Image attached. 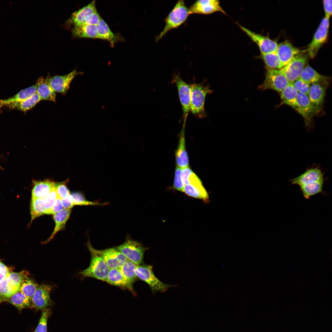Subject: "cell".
<instances>
[{
	"mask_svg": "<svg viewBox=\"0 0 332 332\" xmlns=\"http://www.w3.org/2000/svg\"><path fill=\"white\" fill-rule=\"evenodd\" d=\"M190 109L194 116L202 118L206 117L204 108L206 97L212 93L209 86L203 83L195 82L191 84Z\"/></svg>",
	"mask_w": 332,
	"mask_h": 332,
	"instance_id": "1",
	"label": "cell"
},
{
	"mask_svg": "<svg viewBox=\"0 0 332 332\" xmlns=\"http://www.w3.org/2000/svg\"><path fill=\"white\" fill-rule=\"evenodd\" d=\"M189 15L188 9L184 1L179 0L165 19V26L156 40L158 41L172 29L177 28L182 24Z\"/></svg>",
	"mask_w": 332,
	"mask_h": 332,
	"instance_id": "2",
	"label": "cell"
},
{
	"mask_svg": "<svg viewBox=\"0 0 332 332\" xmlns=\"http://www.w3.org/2000/svg\"><path fill=\"white\" fill-rule=\"evenodd\" d=\"M114 247L137 265L142 263L144 254L147 249L142 243L132 239L128 235L124 242Z\"/></svg>",
	"mask_w": 332,
	"mask_h": 332,
	"instance_id": "3",
	"label": "cell"
},
{
	"mask_svg": "<svg viewBox=\"0 0 332 332\" xmlns=\"http://www.w3.org/2000/svg\"><path fill=\"white\" fill-rule=\"evenodd\" d=\"M150 265H137L135 270L137 277L144 281L150 287L153 294L157 292L163 293L170 287L175 286L164 283L155 275Z\"/></svg>",
	"mask_w": 332,
	"mask_h": 332,
	"instance_id": "4",
	"label": "cell"
},
{
	"mask_svg": "<svg viewBox=\"0 0 332 332\" xmlns=\"http://www.w3.org/2000/svg\"><path fill=\"white\" fill-rule=\"evenodd\" d=\"M90 252L91 257L90 265L79 274L85 277L106 282L110 268L102 258L93 252Z\"/></svg>",
	"mask_w": 332,
	"mask_h": 332,
	"instance_id": "5",
	"label": "cell"
},
{
	"mask_svg": "<svg viewBox=\"0 0 332 332\" xmlns=\"http://www.w3.org/2000/svg\"><path fill=\"white\" fill-rule=\"evenodd\" d=\"M290 83L284 74L283 68L279 69H267L265 80L259 89H272L281 92Z\"/></svg>",
	"mask_w": 332,
	"mask_h": 332,
	"instance_id": "6",
	"label": "cell"
},
{
	"mask_svg": "<svg viewBox=\"0 0 332 332\" xmlns=\"http://www.w3.org/2000/svg\"><path fill=\"white\" fill-rule=\"evenodd\" d=\"M87 246L90 251L93 252L102 258L110 269L120 268L128 260L114 247L102 250H97L92 247L89 241L88 242Z\"/></svg>",
	"mask_w": 332,
	"mask_h": 332,
	"instance_id": "7",
	"label": "cell"
},
{
	"mask_svg": "<svg viewBox=\"0 0 332 332\" xmlns=\"http://www.w3.org/2000/svg\"><path fill=\"white\" fill-rule=\"evenodd\" d=\"M172 83L176 85L178 90L183 112V116L184 119L183 126L185 127L187 118L190 111V85L184 81L179 74L173 76Z\"/></svg>",
	"mask_w": 332,
	"mask_h": 332,
	"instance_id": "8",
	"label": "cell"
},
{
	"mask_svg": "<svg viewBox=\"0 0 332 332\" xmlns=\"http://www.w3.org/2000/svg\"><path fill=\"white\" fill-rule=\"evenodd\" d=\"M330 25L329 19L324 17L316 31L307 51L309 56L314 57L318 51L327 40Z\"/></svg>",
	"mask_w": 332,
	"mask_h": 332,
	"instance_id": "9",
	"label": "cell"
},
{
	"mask_svg": "<svg viewBox=\"0 0 332 332\" xmlns=\"http://www.w3.org/2000/svg\"><path fill=\"white\" fill-rule=\"evenodd\" d=\"M294 109L302 116L305 125L309 129L311 126L313 117L320 110L312 103L308 96L299 93H298Z\"/></svg>",
	"mask_w": 332,
	"mask_h": 332,
	"instance_id": "10",
	"label": "cell"
},
{
	"mask_svg": "<svg viewBox=\"0 0 332 332\" xmlns=\"http://www.w3.org/2000/svg\"><path fill=\"white\" fill-rule=\"evenodd\" d=\"M307 59L305 55L299 53L283 67L284 74L290 83H293L300 77L305 67Z\"/></svg>",
	"mask_w": 332,
	"mask_h": 332,
	"instance_id": "11",
	"label": "cell"
},
{
	"mask_svg": "<svg viewBox=\"0 0 332 332\" xmlns=\"http://www.w3.org/2000/svg\"><path fill=\"white\" fill-rule=\"evenodd\" d=\"M241 29L258 46L261 54L275 52L278 44L268 37L255 33L239 25Z\"/></svg>",
	"mask_w": 332,
	"mask_h": 332,
	"instance_id": "12",
	"label": "cell"
},
{
	"mask_svg": "<svg viewBox=\"0 0 332 332\" xmlns=\"http://www.w3.org/2000/svg\"><path fill=\"white\" fill-rule=\"evenodd\" d=\"M324 172L318 166H312L298 176L290 180L291 184L299 187L315 182L324 180Z\"/></svg>",
	"mask_w": 332,
	"mask_h": 332,
	"instance_id": "13",
	"label": "cell"
},
{
	"mask_svg": "<svg viewBox=\"0 0 332 332\" xmlns=\"http://www.w3.org/2000/svg\"><path fill=\"white\" fill-rule=\"evenodd\" d=\"M189 14H204L219 12L226 14L218 0H200L195 2L188 9Z\"/></svg>",
	"mask_w": 332,
	"mask_h": 332,
	"instance_id": "14",
	"label": "cell"
},
{
	"mask_svg": "<svg viewBox=\"0 0 332 332\" xmlns=\"http://www.w3.org/2000/svg\"><path fill=\"white\" fill-rule=\"evenodd\" d=\"M79 74L76 69L64 75L56 76L47 78L49 84L56 92L65 94L69 89L73 79Z\"/></svg>",
	"mask_w": 332,
	"mask_h": 332,
	"instance_id": "15",
	"label": "cell"
},
{
	"mask_svg": "<svg viewBox=\"0 0 332 332\" xmlns=\"http://www.w3.org/2000/svg\"><path fill=\"white\" fill-rule=\"evenodd\" d=\"M51 286L42 284L38 287L32 298V306L38 310H43L50 304Z\"/></svg>",
	"mask_w": 332,
	"mask_h": 332,
	"instance_id": "16",
	"label": "cell"
},
{
	"mask_svg": "<svg viewBox=\"0 0 332 332\" xmlns=\"http://www.w3.org/2000/svg\"><path fill=\"white\" fill-rule=\"evenodd\" d=\"M276 52L284 66L300 53V50L289 41H285L278 44Z\"/></svg>",
	"mask_w": 332,
	"mask_h": 332,
	"instance_id": "17",
	"label": "cell"
},
{
	"mask_svg": "<svg viewBox=\"0 0 332 332\" xmlns=\"http://www.w3.org/2000/svg\"><path fill=\"white\" fill-rule=\"evenodd\" d=\"M97 11L96 1L94 0L74 12L68 20L69 22L74 26L81 25L89 15Z\"/></svg>",
	"mask_w": 332,
	"mask_h": 332,
	"instance_id": "18",
	"label": "cell"
},
{
	"mask_svg": "<svg viewBox=\"0 0 332 332\" xmlns=\"http://www.w3.org/2000/svg\"><path fill=\"white\" fill-rule=\"evenodd\" d=\"M113 285L132 291V283L124 276L120 268L110 269L106 281Z\"/></svg>",
	"mask_w": 332,
	"mask_h": 332,
	"instance_id": "19",
	"label": "cell"
},
{
	"mask_svg": "<svg viewBox=\"0 0 332 332\" xmlns=\"http://www.w3.org/2000/svg\"><path fill=\"white\" fill-rule=\"evenodd\" d=\"M36 84V93L41 100L55 101L56 92L53 89L49 84L47 78L40 77L37 80Z\"/></svg>",
	"mask_w": 332,
	"mask_h": 332,
	"instance_id": "20",
	"label": "cell"
},
{
	"mask_svg": "<svg viewBox=\"0 0 332 332\" xmlns=\"http://www.w3.org/2000/svg\"><path fill=\"white\" fill-rule=\"evenodd\" d=\"M37 84L22 90L14 96L5 99H0V109L8 105L23 101L37 93Z\"/></svg>",
	"mask_w": 332,
	"mask_h": 332,
	"instance_id": "21",
	"label": "cell"
},
{
	"mask_svg": "<svg viewBox=\"0 0 332 332\" xmlns=\"http://www.w3.org/2000/svg\"><path fill=\"white\" fill-rule=\"evenodd\" d=\"M325 87L320 83L310 85L308 97L312 103L320 109L326 94Z\"/></svg>",
	"mask_w": 332,
	"mask_h": 332,
	"instance_id": "22",
	"label": "cell"
},
{
	"mask_svg": "<svg viewBox=\"0 0 332 332\" xmlns=\"http://www.w3.org/2000/svg\"><path fill=\"white\" fill-rule=\"evenodd\" d=\"M184 128L183 127L180 132L178 146L175 153L177 166L181 168L188 167L189 165L188 158L185 148Z\"/></svg>",
	"mask_w": 332,
	"mask_h": 332,
	"instance_id": "23",
	"label": "cell"
},
{
	"mask_svg": "<svg viewBox=\"0 0 332 332\" xmlns=\"http://www.w3.org/2000/svg\"><path fill=\"white\" fill-rule=\"evenodd\" d=\"M71 211V209L63 208L53 215V219L55 223L54 228L50 236L44 242V243L49 242L58 231L64 228L69 217Z\"/></svg>",
	"mask_w": 332,
	"mask_h": 332,
	"instance_id": "24",
	"label": "cell"
},
{
	"mask_svg": "<svg viewBox=\"0 0 332 332\" xmlns=\"http://www.w3.org/2000/svg\"><path fill=\"white\" fill-rule=\"evenodd\" d=\"M55 183L49 180L36 181L32 191V197L43 199L52 190Z\"/></svg>",
	"mask_w": 332,
	"mask_h": 332,
	"instance_id": "25",
	"label": "cell"
},
{
	"mask_svg": "<svg viewBox=\"0 0 332 332\" xmlns=\"http://www.w3.org/2000/svg\"><path fill=\"white\" fill-rule=\"evenodd\" d=\"M73 35L79 38H98L97 26L84 25L75 26L72 29Z\"/></svg>",
	"mask_w": 332,
	"mask_h": 332,
	"instance_id": "26",
	"label": "cell"
},
{
	"mask_svg": "<svg viewBox=\"0 0 332 332\" xmlns=\"http://www.w3.org/2000/svg\"><path fill=\"white\" fill-rule=\"evenodd\" d=\"M298 93L293 83H289L281 92L282 104L288 105L294 109L297 105Z\"/></svg>",
	"mask_w": 332,
	"mask_h": 332,
	"instance_id": "27",
	"label": "cell"
},
{
	"mask_svg": "<svg viewBox=\"0 0 332 332\" xmlns=\"http://www.w3.org/2000/svg\"><path fill=\"white\" fill-rule=\"evenodd\" d=\"M41 100L36 93L29 98L22 101L10 104L6 106L10 109H17L26 112L33 108Z\"/></svg>",
	"mask_w": 332,
	"mask_h": 332,
	"instance_id": "28",
	"label": "cell"
},
{
	"mask_svg": "<svg viewBox=\"0 0 332 332\" xmlns=\"http://www.w3.org/2000/svg\"><path fill=\"white\" fill-rule=\"evenodd\" d=\"M98 38L107 40L113 45L118 39L117 37L110 29L107 24L101 18L97 25Z\"/></svg>",
	"mask_w": 332,
	"mask_h": 332,
	"instance_id": "29",
	"label": "cell"
},
{
	"mask_svg": "<svg viewBox=\"0 0 332 332\" xmlns=\"http://www.w3.org/2000/svg\"><path fill=\"white\" fill-rule=\"evenodd\" d=\"M8 301L19 310L33 306L31 299L27 297L19 290L13 295Z\"/></svg>",
	"mask_w": 332,
	"mask_h": 332,
	"instance_id": "30",
	"label": "cell"
},
{
	"mask_svg": "<svg viewBox=\"0 0 332 332\" xmlns=\"http://www.w3.org/2000/svg\"><path fill=\"white\" fill-rule=\"evenodd\" d=\"M299 78L309 84L320 83L325 77L319 73L310 66L305 68Z\"/></svg>",
	"mask_w": 332,
	"mask_h": 332,
	"instance_id": "31",
	"label": "cell"
},
{
	"mask_svg": "<svg viewBox=\"0 0 332 332\" xmlns=\"http://www.w3.org/2000/svg\"><path fill=\"white\" fill-rule=\"evenodd\" d=\"M324 182L323 180L300 186L304 197L309 199L311 196L322 193Z\"/></svg>",
	"mask_w": 332,
	"mask_h": 332,
	"instance_id": "32",
	"label": "cell"
},
{
	"mask_svg": "<svg viewBox=\"0 0 332 332\" xmlns=\"http://www.w3.org/2000/svg\"><path fill=\"white\" fill-rule=\"evenodd\" d=\"M261 57L267 69H279L284 67L276 51L261 54Z\"/></svg>",
	"mask_w": 332,
	"mask_h": 332,
	"instance_id": "33",
	"label": "cell"
},
{
	"mask_svg": "<svg viewBox=\"0 0 332 332\" xmlns=\"http://www.w3.org/2000/svg\"><path fill=\"white\" fill-rule=\"evenodd\" d=\"M17 292L6 276L0 282V303L8 301Z\"/></svg>",
	"mask_w": 332,
	"mask_h": 332,
	"instance_id": "34",
	"label": "cell"
},
{
	"mask_svg": "<svg viewBox=\"0 0 332 332\" xmlns=\"http://www.w3.org/2000/svg\"><path fill=\"white\" fill-rule=\"evenodd\" d=\"M30 210L31 223L36 218L45 214V210L43 204V199L32 197Z\"/></svg>",
	"mask_w": 332,
	"mask_h": 332,
	"instance_id": "35",
	"label": "cell"
},
{
	"mask_svg": "<svg viewBox=\"0 0 332 332\" xmlns=\"http://www.w3.org/2000/svg\"><path fill=\"white\" fill-rule=\"evenodd\" d=\"M38 286L35 281L27 277L22 282L19 290L31 299Z\"/></svg>",
	"mask_w": 332,
	"mask_h": 332,
	"instance_id": "36",
	"label": "cell"
},
{
	"mask_svg": "<svg viewBox=\"0 0 332 332\" xmlns=\"http://www.w3.org/2000/svg\"><path fill=\"white\" fill-rule=\"evenodd\" d=\"M137 265L128 259L120 268L124 276L132 283L137 277L135 272Z\"/></svg>",
	"mask_w": 332,
	"mask_h": 332,
	"instance_id": "37",
	"label": "cell"
},
{
	"mask_svg": "<svg viewBox=\"0 0 332 332\" xmlns=\"http://www.w3.org/2000/svg\"><path fill=\"white\" fill-rule=\"evenodd\" d=\"M29 273L27 271H22L19 273L12 272L7 276L8 280L15 289L19 290L21 284L24 279L27 277Z\"/></svg>",
	"mask_w": 332,
	"mask_h": 332,
	"instance_id": "38",
	"label": "cell"
},
{
	"mask_svg": "<svg viewBox=\"0 0 332 332\" xmlns=\"http://www.w3.org/2000/svg\"><path fill=\"white\" fill-rule=\"evenodd\" d=\"M73 204L79 205H93L103 206L108 204L105 202L100 203L97 202H93L87 200L84 197L79 193H74L71 195Z\"/></svg>",
	"mask_w": 332,
	"mask_h": 332,
	"instance_id": "39",
	"label": "cell"
},
{
	"mask_svg": "<svg viewBox=\"0 0 332 332\" xmlns=\"http://www.w3.org/2000/svg\"><path fill=\"white\" fill-rule=\"evenodd\" d=\"M50 314V311L47 308L42 310L39 323L34 332H47V321Z\"/></svg>",
	"mask_w": 332,
	"mask_h": 332,
	"instance_id": "40",
	"label": "cell"
},
{
	"mask_svg": "<svg viewBox=\"0 0 332 332\" xmlns=\"http://www.w3.org/2000/svg\"><path fill=\"white\" fill-rule=\"evenodd\" d=\"M57 198V194L54 187L51 192L45 197L43 198L44 207L46 213L50 210L53 207Z\"/></svg>",
	"mask_w": 332,
	"mask_h": 332,
	"instance_id": "41",
	"label": "cell"
},
{
	"mask_svg": "<svg viewBox=\"0 0 332 332\" xmlns=\"http://www.w3.org/2000/svg\"><path fill=\"white\" fill-rule=\"evenodd\" d=\"M184 192L190 196L204 200H207L209 197L204 195L198 189L190 184L184 185Z\"/></svg>",
	"mask_w": 332,
	"mask_h": 332,
	"instance_id": "42",
	"label": "cell"
},
{
	"mask_svg": "<svg viewBox=\"0 0 332 332\" xmlns=\"http://www.w3.org/2000/svg\"><path fill=\"white\" fill-rule=\"evenodd\" d=\"M188 184H190L199 190L206 196L209 197L208 194L203 186L198 177L193 172L188 179Z\"/></svg>",
	"mask_w": 332,
	"mask_h": 332,
	"instance_id": "43",
	"label": "cell"
},
{
	"mask_svg": "<svg viewBox=\"0 0 332 332\" xmlns=\"http://www.w3.org/2000/svg\"><path fill=\"white\" fill-rule=\"evenodd\" d=\"M182 168L177 166L176 168L173 184L174 188L181 192H184V184L181 177Z\"/></svg>",
	"mask_w": 332,
	"mask_h": 332,
	"instance_id": "44",
	"label": "cell"
},
{
	"mask_svg": "<svg viewBox=\"0 0 332 332\" xmlns=\"http://www.w3.org/2000/svg\"><path fill=\"white\" fill-rule=\"evenodd\" d=\"M298 93L308 96L310 85L298 78L293 83Z\"/></svg>",
	"mask_w": 332,
	"mask_h": 332,
	"instance_id": "45",
	"label": "cell"
},
{
	"mask_svg": "<svg viewBox=\"0 0 332 332\" xmlns=\"http://www.w3.org/2000/svg\"><path fill=\"white\" fill-rule=\"evenodd\" d=\"M55 188L57 197L61 200L65 198L70 194L65 185L63 184H55Z\"/></svg>",
	"mask_w": 332,
	"mask_h": 332,
	"instance_id": "46",
	"label": "cell"
},
{
	"mask_svg": "<svg viewBox=\"0 0 332 332\" xmlns=\"http://www.w3.org/2000/svg\"><path fill=\"white\" fill-rule=\"evenodd\" d=\"M101 18L97 11L89 15L86 18L82 25H90L97 26Z\"/></svg>",
	"mask_w": 332,
	"mask_h": 332,
	"instance_id": "47",
	"label": "cell"
},
{
	"mask_svg": "<svg viewBox=\"0 0 332 332\" xmlns=\"http://www.w3.org/2000/svg\"><path fill=\"white\" fill-rule=\"evenodd\" d=\"M64 208L63 207L61 199L57 197L55 203L52 208L47 211L46 214H53L60 211Z\"/></svg>",
	"mask_w": 332,
	"mask_h": 332,
	"instance_id": "48",
	"label": "cell"
},
{
	"mask_svg": "<svg viewBox=\"0 0 332 332\" xmlns=\"http://www.w3.org/2000/svg\"><path fill=\"white\" fill-rule=\"evenodd\" d=\"M331 0H324L323 1V5L325 12V17L329 19L332 15Z\"/></svg>",
	"mask_w": 332,
	"mask_h": 332,
	"instance_id": "49",
	"label": "cell"
},
{
	"mask_svg": "<svg viewBox=\"0 0 332 332\" xmlns=\"http://www.w3.org/2000/svg\"><path fill=\"white\" fill-rule=\"evenodd\" d=\"M181 177L182 181L184 185L188 184V179L193 171L188 167H186L182 168Z\"/></svg>",
	"mask_w": 332,
	"mask_h": 332,
	"instance_id": "50",
	"label": "cell"
},
{
	"mask_svg": "<svg viewBox=\"0 0 332 332\" xmlns=\"http://www.w3.org/2000/svg\"><path fill=\"white\" fill-rule=\"evenodd\" d=\"M8 268L0 261V282L10 273Z\"/></svg>",
	"mask_w": 332,
	"mask_h": 332,
	"instance_id": "51",
	"label": "cell"
},
{
	"mask_svg": "<svg viewBox=\"0 0 332 332\" xmlns=\"http://www.w3.org/2000/svg\"><path fill=\"white\" fill-rule=\"evenodd\" d=\"M61 203L64 208L71 209L74 206L73 204L71 195L65 198L61 199Z\"/></svg>",
	"mask_w": 332,
	"mask_h": 332,
	"instance_id": "52",
	"label": "cell"
}]
</instances>
